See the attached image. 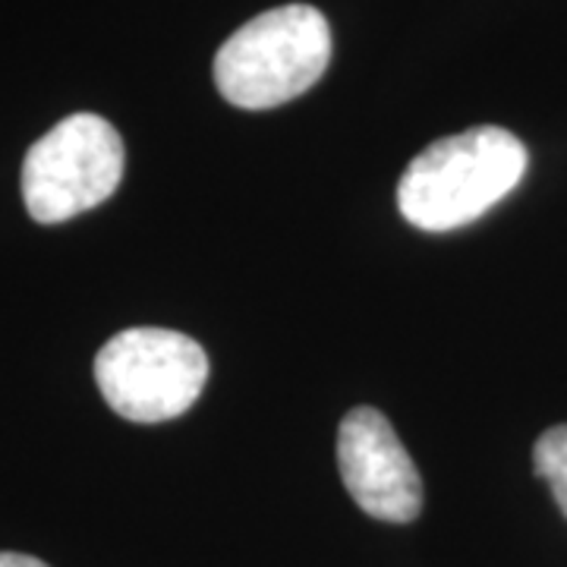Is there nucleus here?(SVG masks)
Masks as SVG:
<instances>
[{
	"label": "nucleus",
	"instance_id": "1",
	"mask_svg": "<svg viewBox=\"0 0 567 567\" xmlns=\"http://www.w3.org/2000/svg\"><path fill=\"white\" fill-rule=\"evenodd\" d=\"M527 145L502 126H470L425 145L398 181V208L420 230L445 234L483 218L527 174Z\"/></svg>",
	"mask_w": 567,
	"mask_h": 567
},
{
	"label": "nucleus",
	"instance_id": "2",
	"mask_svg": "<svg viewBox=\"0 0 567 567\" xmlns=\"http://www.w3.org/2000/svg\"><path fill=\"white\" fill-rule=\"evenodd\" d=\"M331 63V29L309 3L275 7L244 22L215 54V85L224 102L268 111L293 102L322 80Z\"/></svg>",
	"mask_w": 567,
	"mask_h": 567
},
{
	"label": "nucleus",
	"instance_id": "3",
	"mask_svg": "<svg viewBox=\"0 0 567 567\" xmlns=\"http://www.w3.org/2000/svg\"><path fill=\"white\" fill-rule=\"evenodd\" d=\"M95 382L107 406L130 423H167L199 401L208 357L171 328H126L95 357Z\"/></svg>",
	"mask_w": 567,
	"mask_h": 567
},
{
	"label": "nucleus",
	"instance_id": "4",
	"mask_svg": "<svg viewBox=\"0 0 567 567\" xmlns=\"http://www.w3.org/2000/svg\"><path fill=\"white\" fill-rule=\"evenodd\" d=\"M121 133L99 114H70L22 162V199L39 224H61L102 205L123 181Z\"/></svg>",
	"mask_w": 567,
	"mask_h": 567
},
{
	"label": "nucleus",
	"instance_id": "5",
	"mask_svg": "<svg viewBox=\"0 0 567 567\" xmlns=\"http://www.w3.org/2000/svg\"><path fill=\"white\" fill-rule=\"evenodd\" d=\"M338 466L350 498L369 517L410 524L423 511V476L394 425L375 406L350 410L338 429Z\"/></svg>",
	"mask_w": 567,
	"mask_h": 567
},
{
	"label": "nucleus",
	"instance_id": "6",
	"mask_svg": "<svg viewBox=\"0 0 567 567\" xmlns=\"http://www.w3.org/2000/svg\"><path fill=\"white\" fill-rule=\"evenodd\" d=\"M533 470L543 476L567 517V425H551L533 447Z\"/></svg>",
	"mask_w": 567,
	"mask_h": 567
},
{
	"label": "nucleus",
	"instance_id": "7",
	"mask_svg": "<svg viewBox=\"0 0 567 567\" xmlns=\"http://www.w3.org/2000/svg\"><path fill=\"white\" fill-rule=\"evenodd\" d=\"M0 567H48L32 555H20V551H0Z\"/></svg>",
	"mask_w": 567,
	"mask_h": 567
}]
</instances>
